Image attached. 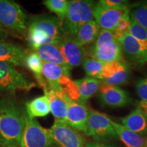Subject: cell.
<instances>
[{
	"instance_id": "11",
	"label": "cell",
	"mask_w": 147,
	"mask_h": 147,
	"mask_svg": "<svg viewBox=\"0 0 147 147\" xmlns=\"http://www.w3.org/2000/svg\"><path fill=\"white\" fill-rule=\"evenodd\" d=\"M67 65L71 69L80 65L87 58V52L84 47L79 45L71 37L64 35L58 45Z\"/></svg>"
},
{
	"instance_id": "25",
	"label": "cell",
	"mask_w": 147,
	"mask_h": 147,
	"mask_svg": "<svg viewBox=\"0 0 147 147\" xmlns=\"http://www.w3.org/2000/svg\"><path fill=\"white\" fill-rule=\"evenodd\" d=\"M130 69L128 64L125 61H123L119 70L113 76L101 80V83L110 84L113 86H119L125 84L129 78Z\"/></svg>"
},
{
	"instance_id": "39",
	"label": "cell",
	"mask_w": 147,
	"mask_h": 147,
	"mask_svg": "<svg viewBox=\"0 0 147 147\" xmlns=\"http://www.w3.org/2000/svg\"><path fill=\"white\" fill-rule=\"evenodd\" d=\"M146 147H147V136H146Z\"/></svg>"
},
{
	"instance_id": "19",
	"label": "cell",
	"mask_w": 147,
	"mask_h": 147,
	"mask_svg": "<svg viewBox=\"0 0 147 147\" xmlns=\"http://www.w3.org/2000/svg\"><path fill=\"white\" fill-rule=\"evenodd\" d=\"M78 89L79 94L78 103L85 104L92 96L99 91L101 80L85 77L79 80H74Z\"/></svg>"
},
{
	"instance_id": "16",
	"label": "cell",
	"mask_w": 147,
	"mask_h": 147,
	"mask_svg": "<svg viewBox=\"0 0 147 147\" xmlns=\"http://www.w3.org/2000/svg\"><path fill=\"white\" fill-rule=\"evenodd\" d=\"M50 104L51 113L57 120L65 121L68 108V97L62 92L47 88L44 89Z\"/></svg>"
},
{
	"instance_id": "7",
	"label": "cell",
	"mask_w": 147,
	"mask_h": 147,
	"mask_svg": "<svg viewBox=\"0 0 147 147\" xmlns=\"http://www.w3.org/2000/svg\"><path fill=\"white\" fill-rule=\"evenodd\" d=\"M49 129L44 128L36 119L25 115V126L21 138V147H53Z\"/></svg>"
},
{
	"instance_id": "24",
	"label": "cell",
	"mask_w": 147,
	"mask_h": 147,
	"mask_svg": "<svg viewBox=\"0 0 147 147\" xmlns=\"http://www.w3.org/2000/svg\"><path fill=\"white\" fill-rule=\"evenodd\" d=\"M43 63L44 62L40 59L39 55L36 52H33L27 55L25 61V65L27 67V69H29L34 74L38 83L42 85V87L45 89L48 88V85L44 78L43 74H42Z\"/></svg>"
},
{
	"instance_id": "28",
	"label": "cell",
	"mask_w": 147,
	"mask_h": 147,
	"mask_svg": "<svg viewBox=\"0 0 147 147\" xmlns=\"http://www.w3.org/2000/svg\"><path fill=\"white\" fill-rule=\"evenodd\" d=\"M130 16H131V23H130V27L128 34L139 41L147 43V29L138 23L131 16V14Z\"/></svg>"
},
{
	"instance_id": "31",
	"label": "cell",
	"mask_w": 147,
	"mask_h": 147,
	"mask_svg": "<svg viewBox=\"0 0 147 147\" xmlns=\"http://www.w3.org/2000/svg\"><path fill=\"white\" fill-rule=\"evenodd\" d=\"M130 23H131V16H130V12H128L121 18L118 25L113 31L116 39L119 40L125 34H128L130 27Z\"/></svg>"
},
{
	"instance_id": "32",
	"label": "cell",
	"mask_w": 147,
	"mask_h": 147,
	"mask_svg": "<svg viewBox=\"0 0 147 147\" xmlns=\"http://www.w3.org/2000/svg\"><path fill=\"white\" fill-rule=\"evenodd\" d=\"M123 61L104 64V67H103L102 73V80H106V79H108L113 76L119 70Z\"/></svg>"
},
{
	"instance_id": "23",
	"label": "cell",
	"mask_w": 147,
	"mask_h": 147,
	"mask_svg": "<svg viewBox=\"0 0 147 147\" xmlns=\"http://www.w3.org/2000/svg\"><path fill=\"white\" fill-rule=\"evenodd\" d=\"M25 107L27 115L31 118L43 117L51 113L49 99L45 94L27 102Z\"/></svg>"
},
{
	"instance_id": "10",
	"label": "cell",
	"mask_w": 147,
	"mask_h": 147,
	"mask_svg": "<svg viewBox=\"0 0 147 147\" xmlns=\"http://www.w3.org/2000/svg\"><path fill=\"white\" fill-rule=\"evenodd\" d=\"M130 12V8H110L97 3L93 11V18L101 29L113 31L121 18Z\"/></svg>"
},
{
	"instance_id": "29",
	"label": "cell",
	"mask_w": 147,
	"mask_h": 147,
	"mask_svg": "<svg viewBox=\"0 0 147 147\" xmlns=\"http://www.w3.org/2000/svg\"><path fill=\"white\" fill-rule=\"evenodd\" d=\"M130 14L138 23L147 29V1L134 6Z\"/></svg>"
},
{
	"instance_id": "6",
	"label": "cell",
	"mask_w": 147,
	"mask_h": 147,
	"mask_svg": "<svg viewBox=\"0 0 147 147\" xmlns=\"http://www.w3.org/2000/svg\"><path fill=\"white\" fill-rule=\"evenodd\" d=\"M36 87L15 66L8 62H0V91L14 93L17 90L29 91Z\"/></svg>"
},
{
	"instance_id": "35",
	"label": "cell",
	"mask_w": 147,
	"mask_h": 147,
	"mask_svg": "<svg viewBox=\"0 0 147 147\" xmlns=\"http://www.w3.org/2000/svg\"><path fill=\"white\" fill-rule=\"evenodd\" d=\"M84 147H117L111 145L108 143H105L103 142H91L87 143Z\"/></svg>"
},
{
	"instance_id": "20",
	"label": "cell",
	"mask_w": 147,
	"mask_h": 147,
	"mask_svg": "<svg viewBox=\"0 0 147 147\" xmlns=\"http://www.w3.org/2000/svg\"><path fill=\"white\" fill-rule=\"evenodd\" d=\"M112 125L118 135L119 138L127 147H146V137L139 135L128 129L122 125L111 120Z\"/></svg>"
},
{
	"instance_id": "5",
	"label": "cell",
	"mask_w": 147,
	"mask_h": 147,
	"mask_svg": "<svg viewBox=\"0 0 147 147\" xmlns=\"http://www.w3.org/2000/svg\"><path fill=\"white\" fill-rule=\"evenodd\" d=\"M85 135L91 137L96 142L119 138L112 125L111 119L104 114L95 110H89Z\"/></svg>"
},
{
	"instance_id": "34",
	"label": "cell",
	"mask_w": 147,
	"mask_h": 147,
	"mask_svg": "<svg viewBox=\"0 0 147 147\" xmlns=\"http://www.w3.org/2000/svg\"><path fill=\"white\" fill-rule=\"evenodd\" d=\"M103 6L110 8H128V1L124 0H101L98 2Z\"/></svg>"
},
{
	"instance_id": "26",
	"label": "cell",
	"mask_w": 147,
	"mask_h": 147,
	"mask_svg": "<svg viewBox=\"0 0 147 147\" xmlns=\"http://www.w3.org/2000/svg\"><path fill=\"white\" fill-rule=\"evenodd\" d=\"M82 67L87 77L102 80L104 63L93 58L87 57L82 62Z\"/></svg>"
},
{
	"instance_id": "14",
	"label": "cell",
	"mask_w": 147,
	"mask_h": 147,
	"mask_svg": "<svg viewBox=\"0 0 147 147\" xmlns=\"http://www.w3.org/2000/svg\"><path fill=\"white\" fill-rule=\"evenodd\" d=\"M89 113V110L85 104L74 102L68 98V108L65 121L71 127L86 134Z\"/></svg>"
},
{
	"instance_id": "1",
	"label": "cell",
	"mask_w": 147,
	"mask_h": 147,
	"mask_svg": "<svg viewBox=\"0 0 147 147\" xmlns=\"http://www.w3.org/2000/svg\"><path fill=\"white\" fill-rule=\"evenodd\" d=\"M25 126V115L16 101L7 97L0 99V146H21Z\"/></svg>"
},
{
	"instance_id": "30",
	"label": "cell",
	"mask_w": 147,
	"mask_h": 147,
	"mask_svg": "<svg viewBox=\"0 0 147 147\" xmlns=\"http://www.w3.org/2000/svg\"><path fill=\"white\" fill-rule=\"evenodd\" d=\"M117 40L115 38L113 31L106 30V29H101L100 34L97 39L90 46L94 48H100L104 46L109 45Z\"/></svg>"
},
{
	"instance_id": "18",
	"label": "cell",
	"mask_w": 147,
	"mask_h": 147,
	"mask_svg": "<svg viewBox=\"0 0 147 147\" xmlns=\"http://www.w3.org/2000/svg\"><path fill=\"white\" fill-rule=\"evenodd\" d=\"M122 125L139 135L147 134V117L139 107L122 119Z\"/></svg>"
},
{
	"instance_id": "15",
	"label": "cell",
	"mask_w": 147,
	"mask_h": 147,
	"mask_svg": "<svg viewBox=\"0 0 147 147\" xmlns=\"http://www.w3.org/2000/svg\"><path fill=\"white\" fill-rule=\"evenodd\" d=\"M87 52L91 58L100 61L104 64L123 60L122 48L118 40L109 45L100 48L90 46Z\"/></svg>"
},
{
	"instance_id": "38",
	"label": "cell",
	"mask_w": 147,
	"mask_h": 147,
	"mask_svg": "<svg viewBox=\"0 0 147 147\" xmlns=\"http://www.w3.org/2000/svg\"><path fill=\"white\" fill-rule=\"evenodd\" d=\"M0 147H21V146H14V145H7V146H0Z\"/></svg>"
},
{
	"instance_id": "3",
	"label": "cell",
	"mask_w": 147,
	"mask_h": 147,
	"mask_svg": "<svg viewBox=\"0 0 147 147\" xmlns=\"http://www.w3.org/2000/svg\"><path fill=\"white\" fill-rule=\"evenodd\" d=\"M97 3L89 0L69 1L67 14L61 23L65 36L74 38L78 29L93 18V11Z\"/></svg>"
},
{
	"instance_id": "12",
	"label": "cell",
	"mask_w": 147,
	"mask_h": 147,
	"mask_svg": "<svg viewBox=\"0 0 147 147\" xmlns=\"http://www.w3.org/2000/svg\"><path fill=\"white\" fill-rule=\"evenodd\" d=\"M99 99L104 105L112 108H121L131 102V97L125 90L117 86L101 83Z\"/></svg>"
},
{
	"instance_id": "22",
	"label": "cell",
	"mask_w": 147,
	"mask_h": 147,
	"mask_svg": "<svg viewBox=\"0 0 147 147\" xmlns=\"http://www.w3.org/2000/svg\"><path fill=\"white\" fill-rule=\"evenodd\" d=\"M34 52L39 55L43 62L54 63L63 66L65 68L71 69L66 63L63 55L57 45H48L42 46L35 50Z\"/></svg>"
},
{
	"instance_id": "33",
	"label": "cell",
	"mask_w": 147,
	"mask_h": 147,
	"mask_svg": "<svg viewBox=\"0 0 147 147\" xmlns=\"http://www.w3.org/2000/svg\"><path fill=\"white\" fill-rule=\"evenodd\" d=\"M137 94L142 101H147V76L140 78L136 82Z\"/></svg>"
},
{
	"instance_id": "36",
	"label": "cell",
	"mask_w": 147,
	"mask_h": 147,
	"mask_svg": "<svg viewBox=\"0 0 147 147\" xmlns=\"http://www.w3.org/2000/svg\"><path fill=\"white\" fill-rule=\"evenodd\" d=\"M8 34L5 29L0 23V42H4L8 38Z\"/></svg>"
},
{
	"instance_id": "21",
	"label": "cell",
	"mask_w": 147,
	"mask_h": 147,
	"mask_svg": "<svg viewBox=\"0 0 147 147\" xmlns=\"http://www.w3.org/2000/svg\"><path fill=\"white\" fill-rule=\"evenodd\" d=\"M101 28L95 20H91L78 29L74 39L79 45L84 47L91 45L96 40Z\"/></svg>"
},
{
	"instance_id": "9",
	"label": "cell",
	"mask_w": 147,
	"mask_h": 147,
	"mask_svg": "<svg viewBox=\"0 0 147 147\" xmlns=\"http://www.w3.org/2000/svg\"><path fill=\"white\" fill-rule=\"evenodd\" d=\"M70 69L54 63L44 62L42 74L48 87L62 92L71 82Z\"/></svg>"
},
{
	"instance_id": "13",
	"label": "cell",
	"mask_w": 147,
	"mask_h": 147,
	"mask_svg": "<svg viewBox=\"0 0 147 147\" xmlns=\"http://www.w3.org/2000/svg\"><path fill=\"white\" fill-rule=\"evenodd\" d=\"M118 41L123 53L130 61L140 64L147 61V43L139 41L129 34H125Z\"/></svg>"
},
{
	"instance_id": "4",
	"label": "cell",
	"mask_w": 147,
	"mask_h": 147,
	"mask_svg": "<svg viewBox=\"0 0 147 147\" xmlns=\"http://www.w3.org/2000/svg\"><path fill=\"white\" fill-rule=\"evenodd\" d=\"M27 15L14 1L0 0V23L5 29L24 34L27 30Z\"/></svg>"
},
{
	"instance_id": "17",
	"label": "cell",
	"mask_w": 147,
	"mask_h": 147,
	"mask_svg": "<svg viewBox=\"0 0 147 147\" xmlns=\"http://www.w3.org/2000/svg\"><path fill=\"white\" fill-rule=\"evenodd\" d=\"M27 55L19 46L0 42V62H8L14 66H23Z\"/></svg>"
},
{
	"instance_id": "37",
	"label": "cell",
	"mask_w": 147,
	"mask_h": 147,
	"mask_svg": "<svg viewBox=\"0 0 147 147\" xmlns=\"http://www.w3.org/2000/svg\"><path fill=\"white\" fill-rule=\"evenodd\" d=\"M138 107L142 110V112L144 113L147 117V101H141L139 103Z\"/></svg>"
},
{
	"instance_id": "2",
	"label": "cell",
	"mask_w": 147,
	"mask_h": 147,
	"mask_svg": "<svg viewBox=\"0 0 147 147\" xmlns=\"http://www.w3.org/2000/svg\"><path fill=\"white\" fill-rule=\"evenodd\" d=\"M27 40L33 50L44 45H57L64 33L58 18L48 14L36 15L27 23Z\"/></svg>"
},
{
	"instance_id": "8",
	"label": "cell",
	"mask_w": 147,
	"mask_h": 147,
	"mask_svg": "<svg viewBox=\"0 0 147 147\" xmlns=\"http://www.w3.org/2000/svg\"><path fill=\"white\" fill-rule=\"evenodd\" d=\"M53 144L57 147H84L85 138L78 130L71 127L65 121L55 119L49 129Z\"/></svg>"
},
{
	"instance_id": "27",
	"label": "cell",
	"mask_w": 147,
	"mask_h": 147,
	"mask_svg": "<svg viewBox=\"0 0 147 147\" xmlns=\"http://www.w3.org/2000/svg\"><path fill=\"white\" fill-rule=\"evenodd\" d=\"M69 1L67 0H45L43 4L49 10L56 14L59 20L62 23L65 18L68 9Z\"/></svg>"
}]
</instances>
